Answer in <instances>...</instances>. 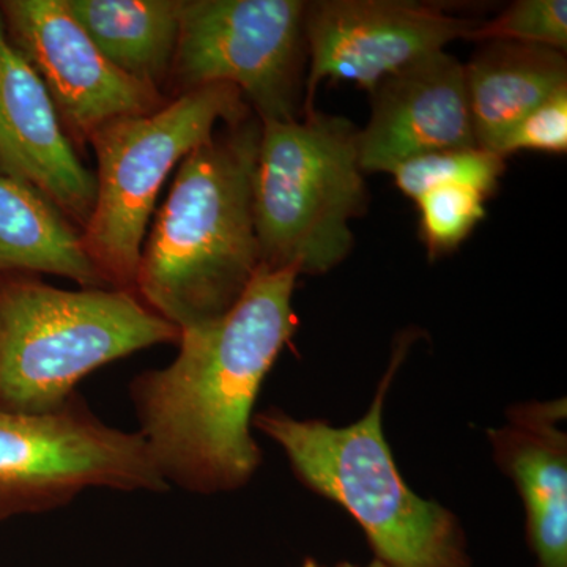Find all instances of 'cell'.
Masks as SVG:
<instances>
[{"label": "cell", "mask_w": 567, "mask_h": 567, "mask_svg": "<svg viewBox=\"0 0 567 567\" xmlns=\"http://www.w3.org/2000/svg\"><path fill=\"white\" fill-rule=\"evenodd\" d=\"M298 275L260 265L229 311L181 331L173 363L133 380L137 432L167 486L221 494L246 486L259 468L254 404L297 331Z\"/></svg>", "instance_id": "obj_1"}, {"label": "cell", "mask_w": 567, "mask_h": 567, "mask_svg": "<svg viewBox=\"0 0 567 567\" xmlns=\"http://www.w3.org/2000/svg\"><path fill=\"white\" fill-rule=\"evenodd\" d=\"M262 123L246 117L186 155L142 249L134 293L178 328L218 319L260 268L252 182Z\"/></svg>", "instance_id": "obj_2"}, {"label": "cell", "mask_w": 567, "mask_h": 567, "mask_svg": "<svg viewBox=\"0 0 567 567\" xmlns=\"http://www.w3.org/2000/svg\"><path fill=\"white\" fill-rule=\"evenodd\" d=\"M410 342L409 336L399 341L375 401L357 423L333 427L267 410L254 415L252 425L282 447L306 486L352 514L377 561L386 567H470L456 516L406 486L383 434L388 388Z\"/></svg>", "instance_id": "obj_3"}, {"label": "cell", "mask_w": 567, "mask_h": 567, "mask_svg": "<svg viewBox=\"0 0 567 567\" xmlns=\"http://www.w3.org/2000/svg\"><path fill=\"white\" fill-rule=\"evenodd\" d=\"M181 331L132 290H62L37 281L0 286V406L48 413L93 371Z\"/></svg>", "instance_id": "obj_4"}, {"label": "cell", "mask_w": 567, "mask_h": 567, "mask_svg": "<svg viewBox=\"0 0 567 567\" xmlns=\"http://www.w3.org/2000/svg\"><path fill=\"white\" fill-rule=\"evenodd\" d=\"M260 123L252 182L260 265L327 274L349 256L350 221L364 210L357 126L316 110L303 121Z\"/></svg>", "instance_id": "obj_5"}, {"label": "cell", "mask_w": 567, "mask_h": 567, "mask_svg": "<svg viewBox=\"0 0 567 567\" xmlns=\"http://www.w3.org/2000/svg\"><path fill=\"white\" fill-rule=\"evenodd\" d=\"M248 117L244 95L229 84L185 92L147 115H123L93 130L96 199L81 235L85 251L111 289L136 286L142 244L167 175L210 141L216 123Z\"/></svg>", "instance_id": "obj_6"}, {"label": "cell", "mask_w": 567, "mask_h": 567, "mask_svg": "<svg viewBox=\"0 0 567 567\" xmlns=\"http://www.w3.org/2000/svg\"><path fill=\"white\" fill-rule=\"evenodd\" d=\"M92 488L169 491L140 432L103 423L78 394L48 413L0 406V520L59 509Z\"/></svg>", "instance_id": "obj_7"}, {"label": "cell", "mask_w": 567, "mask_h": 567, "mask_svg": "<svg viewBox=\"0 0 567 567\" xmlns=\"http://www.w3.org/2000/svg\"><path fill=\"white\" fill-rule=\"evenodd\" d=\"M306 6L301 0H183L175 80L185 92L234 85L260 122L297 121Z\"/></svg>", "instance_id": "obj_8"}, {"label": "cell", "mask_w": 567, "mask_h": 567, "mask_svg": "<svg viewBox=\"0 0 567 567\" xmlns=\"http://www.w3.org/2000/svg\"><path fill=\"white\" fill-rule=\"evenodd\" d=\"M477 21L436 7L399 0H319L305 11V112L315 110L320 82H353L371 92L380 81L451 41L466 39Z\"/></svg>", "instance_id": "obj_9"}, {"label": "cell", "mask_w": 567, "mask_h": 567, "mask_svg": "<svg viewBox=\"0 0 567 567\" xmlns=\"http://www.w3.org/2000/svg\"><path fill=\"white\" fill-rule=\"evenodd\" d=\"M0 14L11 43L47 85L58 114L80 136H91L112 118L163 107L155 87L133 80L104 58L66 0H9L0 3Z\"/></svg>", "instance_id": "obj_10"}, {"label": "cell", "mask_w": 567, "mask_h": 567, "mask_svg": "<svg viewBox=\"0 0 567 567\" xmlns=\"http://www.w3.org/2000/svg\"><path fill=\"white\" fill-rule=\"evenodd\" d=\"M371 118L358 130L363 173H391L425 153L480 147L464 63L445 51L410 63L372 89Z\"/></svg>", "instance_id": "obj_11"}, {"label": "cell", "mask_w": 567, "mask_h": 567, "mask_svg": "<svg viewBox=\"0 0 567 567\" xmlns=\"http://www.w3.org/2000/svg\"><path fill=\"white\" fill-rule=\"evenodd\" d=\"M0 175L31 186L87 226L96 177L63 133L47 85L11 43L0 14Z\"/></svg>", "instance_id": "obj_12"}, {"label": "cell", "mask_w": 567, "mask_h": 567, "mask_svg": "<svg viewBox=\"0 0 567 567\" xmlns=\"http://www.w3.org/2000/svg\"><path fill=\"white\" fill-rule=\"evenodd\" d=\"M505 427L488 431L496 464L513 477L527 509L528 539L540 567H567L566 401L511 410Z\"/></svg>", "instance_id": "obj_13"}, {"label": "cell", "mask_w": 567, "mask_h": 567, "mask_svg": "<svg viewBox=\"0 0 567 567\" xmlns=\"http://www.w3.org/2000/svg\"><path fill=\"white\" fill-rule=\"evenodd\" d=\"M464 70L477 145L494 153L517 122L567 89L565 52L536 44L486 41Z\"/></svg>", "instance_id": "obj_14"}, {"label": "cell", "mask_w": 567, "mask_h": 567, "mask_svg": "<svg viewBox=\"0 0 567 567\" xmlns=\"http://www.w3.org/2000/svg\"><path fill=\"white\" fill-rule=\"evenodd\" d=\"M10 270L62 276L84 289H111L62 212L31 186L0 175V274Z\"/></svg>", "instance_id": "obj_15"}, {"label": "cell", "mask_w": 567, "mask_h": 567, "mask_svg": "<svg viewBox=\"0 0 567 567\" xmlns=\"http://www.w3.org/2000/svg\"><path fill=\"white\" fill-rule=\"evenodd\" d=\"M104 58L155 87L173 70L183 0H66Z\"/></svg>", "instance_id": "obj_16"}, {"label": "cell", "mask_w": 567, "mask_h": 567, "mask_svg": "<svg viewBox=\"0 0 567 567\" xmlns=\"http://www.w3.org/2000/svg\"><path fill=\"white\" fill-rule=\"evenodd\" d=\"M505 173V158L481 147L450 148L406 159L391 169L399 192L415 200L427 189L464 185L488 197Z\"/></svg>", "instance_id": "obj_17"}, {"label": "cell", "mask_w": 567, "mask_h": 567, "mask_svg": "<svg viewBox=\"0 0 567 567\" xmlns=\"http://www.w3.org/2000/svg\"><path fill=\"white\" fill-rule=\"evenodd\" d=\"M487 197L464 185L427 189L416 199L420 207L421 238L429 256L453 251L486 218Z\"/></svg>", "instance_id": "obj_18"}, {"label": "cell", "mask_w": 567, "mask_h": 567, "mask_svg": "<svg viewBox=\"0 0 567 567\" xmlns=\"http://www.w3.org/2000/svg\"><path fill=\"white\" fill-rule=\"evenodd\" d=\"M465 40L511 41L566 52V0H518L494 20L477 21Z\"/></svg>", "instance_id": "obj_19"}, {"label": "cell", "mask_w": 567, "mask_h": 567, "mask_svg": "<svg viewBox=\"0 0 567 567\" xmlns=\"http://www.w3.org/2000/svg\"><path fill=\"white\" fill-rule=\"evenodd\" d=\"M522 151H567V89L525 115L507 132L496 148V153L503 158Z\"/></svg>", "instance_id": "obj_20"}, {"label": "cell", "mask_w": 567, "mask_h": 567, "mask_svg": "<svg viewBox=\"0 0 567 567\" xmlns=\"http://www.w3.org/2000/svg\"><path fill=\"white\" fill-rule=\"evenodd\" d=\"M303 567H320L319 565H317V563L312 561V559H308V561L305 563V566ZM341 567H350V566H341ZM368 567H386L385 565H383V563H380V561H375L372 563V565H369Z\"/></svg>", "instance_id": "obj_21"}]
</instances>
